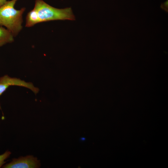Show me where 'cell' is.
I'll return each mask as SVG.
<instances>
[{
  "label": "cell",
  "instance_id": "6da1fadb",
  "mask_svg": "<svg viewBox=\"0 0 168 168\" xmlns=\"http://www.w3.org/2000/svg\"><path fill=\"white\" fill-rule=\"evenodd\" d=\"M17 0L7 1L0 7V26H5L14 36L17 35L22 29V15L25 10L24 7L19 10L14 8Z\"/></svg>",
  "mask_w": 168,
  "mask_h": 168
},
{
  "label": "cell",
  "instance_id": "8992f818",
  "mask_svg": "<svg viewBox=\"0 0 168 168\" xmlns=\"http://www.w3.org/2000/svg\"><path fill=\"white\" fill-rule=\"evenodd\" d=\"M39 23L40 21L37 13L34 8L27 13L26 18V26L32 27Z\"/></svg>",
  "mask_w": 168,
  "mask_h": 168
},
{
  "label": "cell",
  "instance_id": "3957f363",
  "mask_svg": "<svg viewBox=\"0 0 168 168\" xmlns=\"http://www.w3.org/2000/svg\"><path fill=\"white\" fill-rule=\"evenodd\" d=\"M16 86L28 88L35 94H37L39 89L35 87L30 82H26L19 78L12 77L7 75L0 77V96L11 86Z\"/></svg>",
  "mask_w": 168,
  "mask_h": 168
},
{
  "label": "cell",
  "instance_id": "5b68a950",
  "mask_svg": "<svg viewBox=\"0 0 168 168\" xmlns=\"http://www.w3.org/2000/svg\"><path fill=\"white\" fill-rule=\"evenodd\" d=\"M13 35L7 29L0 26V47L14 40Z\"/></svg>",
  "mask_w": 168,
  "mask_h": 168
},
{
  "label": "cell",
  "instance_id": "277c9868",
  "mask_svg": "<svg viewBox=\"0 0 168 168\" xmlns=\"http://www.w3.org/2000/svg\"><path fill=\"white\" fill-rule=\"evenodd\" d=\"M40 166L39 160L32 156L28 155L13 159L10 163L3 166L4 168H36Z\"/></svg>",
  "mask_w": 168,
  "mask_h": 168
},
{
  "label": "cell",
  "instance_id": "52a82bcc",
  "mask_svg": "<svg viewBox=\"0 0 168 168\" xmlns=\"http://www.w3.org/2000/svg\"><path fill=\"white\" fill-rule=\"evenodd\" d=\"M11 154L10 152L7 151L2 154L0 155V168L6 163L5 160L9 157Z\"/></svg>",
  "mask_w": 168,
  "mask_h": 168
},
{
  "label": "cell",
  "instance_id": "ba28073f",
  "mask_svg": "<svg viewBox=\"0 0 168 168\" xmlns=\"http://www.w3.org/2000/svg\"><path fill=\"white\" fill-rule=\"evenodd\" d=\"M7 1V0H0V7L4 4Z\"/></svg>",
  "mask_w": 168,
  "mask_h": 168
},
{
  "label": "cell",
  "instance_id": "7a4b0ae2",
  "mask_svg": "<svg viewBox=\"0 0 168 168\" xmlns=\"http://www.w3.org/2000/svg\"><path fill=\"white\" fill-rule=\"evenodd\" d=\"M34 8L37 11L40 22L53 20H75V16L70 7L57 8L42 0H36Z\"/></svg>",
  "mask_w": 168,
  "mask_h": 168
}]
</instances>
